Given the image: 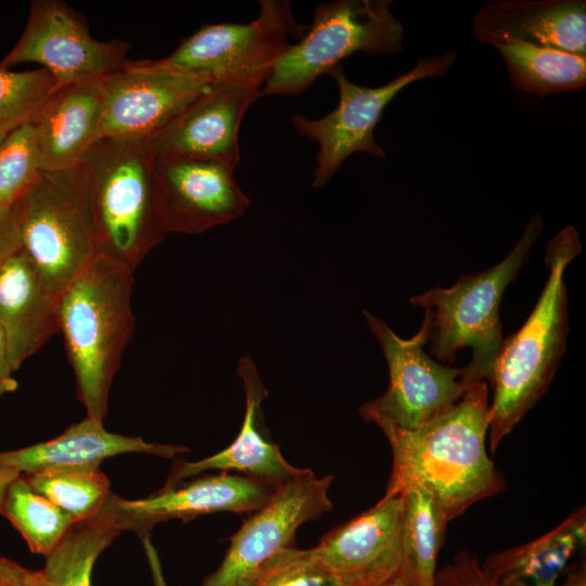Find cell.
Instances as JSON below:
<instances>
[{
	"instance_id": "cell-1",
	"label": "cell",
	"mask_w": 586,
	"mask_h": 586,
	"mask_svg": "<svg viewBox=\"0 0 586 586\" xmlns=\"http://www.w3.org/2000/svg\"><path fill=\"white\" fill-rule=\"evenodd\" d=\"M489 405V385L479 382L451 407L416 429L375 421L393 455L383 497L423 486L451 521L473 504L500 493L505 480L485 447Z\"/></svg>"
},
{
	"instance_id": "cell-2",
	"label": "cell",
	"mask_w": 586,
	"mask_h": 586,
	"mask_svg": "<svg viewBox=\"0 0 586 586\" xmlns=\"http://www.w3.org/2000/svg\"><path fill=\"white\" fill-rule=\"evenodd\" d=\"M581 251L573 226L549 240L545 286L523 326L504 337L489 383L494 391L488 429L492 451L542 398L556 374L569 333L564 271Z\"/></svg>"
},
{
	"instance_id": "cell-3",
	"label": "cell",
	"mask_w": 586,
	"mask_h": 586,
	"mask_svg": "<svg viewBox=\"0 0 586 586\" xmlns=\"http://www.w3.org/2000/svg\"><path fill=\"white\" fill-rule=\"evenodd\" d=\"M135 269L99 254L56 298V318L86 417L103 421L109 394L135 329Z\"/></svg>"
},
{
	"instance_id": "cell-4",
	"label": "cell",
	"mask_w": 586,
	"mask_h": 586,
	"mask_svg": "<svg viewBox=\"0 0 586 586\" xmlns=\"http://www.w3.org/2000/svg\"><path fill=\"white\" fill-rule=\"evenodd\" d=\"M81 165L100 254L136 269L167 234L163 191L149 140L102 138Z\"/></svg>"
},
{
	"instance_id": "cell-5",
	"label": "cell",
	"mask_w": 586,
	"mask_h": 586,
	"mask_svg": "<svg viewBox=\"0 0 586 586\" xmlns=\"http://www.w3.org/2000/svg\"><path fill=\"white\" fill-rule=\"evenodd\" d=\"M544 229L534 215L522 237L498 264L481 272L459 277L450 288L434 286L415 295L410 303L424 309L429 326L430 356L441 364L455 362L459 351L471 348L462 382L471 386L491 383L504 335L499 306L508 284L515 279Z\"/></svg>"
},
{
	"instance_id": "cell-6",
	"label": "cell",
	"mask_w": 586,
	"mask_h": 586,
	"mask_svg": "<svg viewBox=\"0 0 586 586\" xmlns=\"http://www.w3.org/2000/svg\"><path fill=\"white\" fill-rule=\"evenodd\" d=\"M20 242L56 298L100 254L84 166L41 171L11 209Z\"/></svg>"
},
{
	"instance_id": "cell-7",
	"label": "cell",
	"mask_w": 586,
	"mask_h": 586,
	"mask_svg": "<svg viewBox=\"0 0 586 586\" xmlns=\"http://www.w3.org/2000/svg\"><path fill=\"white\" fill-rule=\"evenodd\" d=\"M390 0L319 3L303 37L273 65L263 95H298L356 52L382 55L402 49L404 28Z\"/></svg>"
},
{
	"instance_id": "cell-8",
	"label": "cell",
	"mask_w": 586,
	"mask_h": 586,
	"mask_svg": "<svg viewBox=\"0 0 586 586\" xmlns=\"http://www.w3.org/2000/svg\"><path fill=\"white\" fill-rule=\"evenodd\" d=\"M456 58L454 51L437 56L420 58L409 72L397 75L387 84L369 88L351 81L337 65L329 72L339 89V104L328 115L308 118L293 114L292 125L301 137L318 143L314 188H322L353 153L361 152L384 158L385 152L374 140V128L387 104L410 84L444 77Z\"/></svg>"
},
{
	"instance_id": "cell-9",
	"label": "cell",
	"mask_w": 586,
	"mask_h": 586,
	"mask_svg": "<svg viewBox=\"0 0 586 586\" xmlns=\"http://www.w3.org/2000/svg\"><path fill=\"white\" fill-rule=\"evenodd\" d=\"M362 314L382 348L390 374L386 391L359 409L367 422L385 421L412 430L464 395L470 386L462 382L463 367L441 364L425 353L429 326L424 318L413 336L403 339L374 314L368 310Z\"/></svg>"
},
{
	"instance_id": "cell-10",
	"label": "cell",
	"mask_w": 586,
	"mask_h": 586,
	"mask_svg": "<svg viewBox=\"0 0 586 586\" xmlns=\"http://www.w3.org/2000/svg\"><path fill=\"white\" fill-rule=\"evenodd\" d=\"M308 25L300 24L284 0H260L250 23L207 24L184 38L165 59L215 81L266 82L273 65L298 41Z\"/></svg>"
},
{
	"instance_id": "cell-11",
	"label": "cell",
	"mask_w": 586,
	"mask_h": 586,
	"mask_svg": "<svg viewBox=\"0 0 586 586\" xmlns=\"http://www.w3.org/2000/svg\"><path fill=\"white\" fill-rule=\"evenodd\" d=\"M216 82L165 58L129 61L103 77L102 138L149 139Z\"/></svg>"
},
{
	"instance_id": "cell-12",
	"label": "cell",
	"mask_w": 586,
	"mask_h": 586,
	"mask_svg": "<svg viewBox=\"0 0 586 586\" xmlns=\"http://www.w3.org/2000/svg\"><path fill=\"white\" fill-rule=\"evenodd\" d=\"M332 475L317 477L306 469L277 486L268 502L229 538L219 566L200 586H245L269 560L294 546L302 524L332 510Z\"/></svg>"
},
{
	"instance_id": "cell-13",
	"label": "cell",
	"mask_w": 586,
	"mask_h": 586,
	"mask_svg": "<svg viewBox=\"0 0 586 586\" xmlns=\"http://www.w3.org/2000/svg\"><path fill=\"white\" fill-rule=\"evenodd\" d=\"M130 44L119 39L100 41L86 20L61 0L30 3L26 27L11 51L0 61L9 71L21 63H38L61 85L102 78L129 60Z\"/></svg>"
},
{
	"instance_id": "cell-14",
	"label": "cell",
	"mask_w": 586,
	"mask_h": 586,
	"mask_svg": "<svg viewBox=\"0 0 586 586\" xmlns=\"http://www.w3.org/2000/svg\"><path fill=\"white\" fill-rule=\"evenodd\" d=\"M264 82L214 84L158 132L149 138L156 160H216L237 168L241 160L239 129Z\"/></svg>"
},
{
	"instance_id": "cell-15",
	"label": "cell",
	"mask_w": 586,
	"mask_h": 586,
	"mask_svg": "<svg viewBox=\"0 0 586 586\" xmlns=\"http://www.w3.org/2000/svg\"><path fill=\"white\" fill-rule=\"evenodd\" d=\"M402 495L382 497L372 508L328 532L313 547L321 564L344 586H381L400 561Z\"/></svg>"
},
{
	"instance_id": "cell-16",
	"label": "cell",
	"mask_w": 586,
	"mask_h": 586,
	"mask_svg": "<svg viewBox=\"0 0 586 586\" xmlns=\"http://www.w3.org/2000/svg\"><path fill=\"white\" fill-rule=\"evenodd\" d=\"M167 233L199 234L240 218L250 200L232 166L216 160H156Z\"/></svg>"
},
{
	"instance_id": "cell-17",
	"label": "cell",
	"mask_w": 586,
	"mask_h": 586,
	"mask_svg": "<svg viewBox=\"0 0 586 586\" xmlns=\"http://www.w3.org/2000/svg\"><path fill=\"white\" fill-rule=\"evenodd\" d=\"M0 329L13 371L59 331L56 301L24 251L11 211L0 228Z\"/></svg>"
},
{
	"instance_id": "cell-18",
	"label": "cell",
	"mask_w": 586,
	"mask_h": 586,
	"mask_svg": "<svg viewBox=\"0 0 586 586\" xmlns=\"http://www.w3.org/2000/svg\"><path fill=\"white\" fill-rule=\"evenodd\" d=\"M275 489L272 485L242 474L220 472L162 487L141 499L117 496V505L128 531L144 536L156 524L168 520L188 521L217 512L253 513L268 502Z\"/></svg>"
},
{
	"instance_id": "cell-19",
	"label": "cell",
	"mask_w": 586,
	"mask_h": 586,
	"mask_svg": "<svg viewBox=\"0 0 586 586\" xmlns=\"http://www.w3.org/2000/svg\"><path fill=\"white\" fill-rule=\"evenodd\" d=\"M477 41H520L586 56L584 0H499L480 8L472 21Z\"/></svg>"
},
{
	"instance_id": "cell-20",
	"label": "cell",
	"mask_w": 586,
	"mask_h": 586,
	"mask_svg": "<svg viewBox=\"0 0 586 586\" xmlns=\"http://www.w3.org/2000/svg\"><path fill=\"white\" fill-rule=\"evenodd\" d=\"M238 373L245 394V412L239 434L228 447L209 457L198 461L176 460L163 487L175 486L211 470L235 471L277 487L306 470L290 464L279 445L267 440L260 431V406L268 392L250 356L240 359Z\"/></svg>"
},
{
	"instance_id": "cell-21",
	"label": "cell",
	"mask_w": 586,
	"mask_h": 586,
	"mask_svg": "<svg viewBox=\"0 0 586 586\" xmlns=\"http://www.w3.org/2000/svg\"><path fill=\"white\" fill-rule=\"evenodd\" d=\"M103 77L62 85L30 122L42 171L81 164L102 139Z\"/></svg>"
},
{
	"instance_id": "cell-22",
	"label": "cell",
	"mask_w": 586,
	"mask_h": 586,
	"mask_svg": "<svg viewBox=\"0 0 586 586\" xmlns=\"http://www.w3.org/2000/svg\"><path fill=\"white\" fill-rule=\"evenodd\" d=\"M176 444L149 443L139 436H126L105 430L103 421L88 417L69 425L61 435L35 445L0 451V466L31 474L46 469L100 467L111 457L139 453L175 458L188 453Z\"/></svg>"
},
{
	"instance_id": "cell-23",
	"label": "cell",
	"mask_w": 586,
	"mask_h": 586,
	"mask_svg": "<svg viewBox=\"0 0 586 586\" xmlns=\"http://www.w3.org/2000/svg\"><path fill=\"white\" fill-rule=\"evenodd\" d=\"M585 543L586 512L581 507L545 535L492 553L481 566L496 586H557Z\"/></svg>"
},
{
	"instance_id": "cell-24",
	"label": "cell",
	"mask_w": 586,
	"mask_h": 586,
	"mask_svg": "<svg viewBox=\"0 0 586 586\" xmlns=\"http://www.w3.org/2000/svg\"><path fill=\"white\" fill-rule=\"evenodd\" d=\"M126 520L111 493L94 517L75 522L62 542L46 557L42 569L52 586H91L98 557L123 532Z\"/></svg>"
},
{
	"instance_id": "cell-25",
	"label": "cell",
	"mask_w": 586,
	"mask_h": 586,
	"mask_svg": "<svg viewBox=\"0 0 586 586\" xmlns=\"http://www.w3.org/2000/svg\"><path fill=\"white\" fill-rule=\"evenodd\" d=\"M402 496V561L397 575L410 586H435L437 557L449 521L425 487L411 486Z\"/></svg>"
},
{
	"instance_id": "cell-26",
	"label": "cell",
	"mask_w": 586,
	"mask_h": 586,
	"mask_svg": "<svg viewBox=\"0 0 586 586\" xmlns=\"http://www.w3.org/2000/svg\"><path fill=\"white\" fill-rule=\"evenodd\" d=\"M493 47L507 66L511 85L521 92L546 95L586 85V56L520 41Z\"/></svg>"
},
{
	"instance_id": "cell-27",
	"label": "cell",
	"mask_w": 586,
	"mask_h": 586,
	"mask_svg": "<svg viewBox=\"0 0 586 586\" xmlns=\"http://www.w3.org/2000/svg\"><path fill=\"white\" fill-rule=\"evenodd\" d=\"M0 514L22 535L33 553L43 557L55 549L75 523L35 491L23 474L10 485Z\"/></svg>"
},
{
	"instance_id": "cell-28",
	"label": "cell",
	"mask_w": 586,
	"mask_h": 586,
	"mask_svg": "<svg viewBox=\"0 0 586 586\" xmlns=\"http://www.w3.org/2000/svg\"><path fill=\"white\" fill-rule=\"evenodd\" d=\"M23 475L74 522L98 514L111 494L110 481L100 467L54 468Z\"/></svg>"
},
{
	"instance_id": "cell-29",
	"label": "cell",
	"mask_w": 586,
	"mask_h": 586,
	"mask_svg": "<svg viewBox=\"0 0 586 586\" xmlns=\"http://www.w3.org/2000/svg\"><path fill=\"white\" fill-rule=\"evenodd\" d=\"M47 69H0V142L30 123L46 101L61 87Z\"/></svg>"
},
{
	"instance_id": "cell-30",
	"label": "cell",
	"mask_w": 586,
	"mask_h": 586,
	"mask_svg": "<svg viewBox=\"0 0 586 586\" xmlns=\"http://www.w3.org/2000/svg\"><path fill=\"white\" fill-rule=\"evenodd\" d=\"M35 128L27 123L0 142V214L7 215L41 174Z\"/></svg>"
},
{
	"instance_id": "cell-31",
	"label": "cell",
	"mask_w": 586,
	"mask_h": 586,
	"mask_svg": "<svg viewBox=\"0 0 586 586\" xmlns=\"http://www.w3.org/2000/svg\"><path fill=\"white\" fill-rule=\"evenodd\" d=\"M245 586H344L318 560L313 548L288 547L269 560Z\"/></svg>"
},
{
	"instance_id": "cell-32",
	"label": "cell",
	"mask_w": 586,
	"mask_h": 586,
	"mask_svg": "<svg viewBox=\"0 0 586 586\" xmlns=\"http://www.w3.org/2000/svg\"><path fill=\"white\" fill-rule=\"evenodd\" d=\"M435 586H496L484 573L475 557L458 552L451 562L436 572Z\"/></svg>"
},
{
	"instance_id": "cell-33",
	"label": "cell",
	"mask_w": 586,
	"mask_h": 586,
	"mask_svg": "<svg viewBox=\"0 0 586 586\" xmlns=\"http://www.w3.org/2000/svg\"><path fill=\"white\" fill-rule=\"evenodd\" d=\"M0 586H52L42 570H31L0 555Z\"/></svg>"
},
{
	"instance_id": "cell-34",
	"label": "cell",
	"mask_w": 586,
	"mask_h": 586,
	"mask_svg": "<svg viewBox=\"0 0 586 586\" xmlns=\"http://www.w3.org/2000/svg\"><path fill=\"white\" fill-rule=\"evenodd\" d=\"M13 372L9 361L5 337L0 329V397L17 390L18 383L14 379Z\"/></svg>"
},
{
	"instance_id": "cell-35",
	"label": "cell",
	"mask_w": 586,
	"mask_h": 586,
	"mask_svg": "<svg viewBox=\"0 0 586 586\" xmlns=\"http://www.w3.org/2000/svg\"><path fill=\"white\" fill-rule=\"evenodd\" d=\"M21 475L20 472H17L14 469L0 466V511L3 504V499L5 497V494L10 487V485Z\"/></svg>"
},
{
	"instance_id": "cell-36",
	"label": "cell",
	"mask_w": 586,
	"mask_h": 586,
	"mask_svg": "<svg viewBox=\"0 0 586 586\" xmlns=\"http://www.w3.org/2000/svg\"><path fill=\"white\" fill-rule=\"evenodd\" d=\"M563 586H586V569L583 565L581 569L572 572L566 577Z\"/></svg>"
},
{
	"instance_id": "cell-37",
	"label": "cell",
	"mask_w": 586,
	"mask_h": 586,
	"mask_svg": "<svg viewBox=\"0 0 586 586\" xmlns=\"http://www.w3.org/2000/svg\"><path fill=\"white\" fill-rule=\"evenodd\" d=\"M381 586H410V585L396 574Z\"/></svg>"
},
{
	"instance_id": "cell-38",
	"label": "cell",
	"mask_w": 586,
	"mask_h": 586,
	"mask_svg": "<svg viewBox=\"0 0 586 586\" xmlns=\"http://www.w3.org/2000/svg\"><path fill=\"white\" fill-rule=\"evenodd\" d=\"M9 213H10V212H9ZM9 213H8V214H9ZM8 214H7V215H1V214H0V228H1L2 224L4 222V220H5L7 216H8Z\"/></svg>"
}]
</instances>
